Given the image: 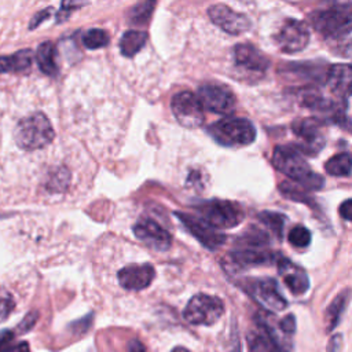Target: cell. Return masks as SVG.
Masks as SVG:
<instances>
[{
  "label": "cell",
  "mask_w": 352,
  "mask_h": 352,
  "mask_svg": "<svg viewBox=\"0 0 352 352\" xmlns=\"http://www.w3.org/2000/svg\"><path fill=\"white\" fill-rule=\"evenodd\" d=\"M312 28L320 33L337 51L349 56L351 52V4H337L326 10H316L309 15Z\"/></svg>",
  "instance_id": "obj_1"
},
{
  "label": "cell",
  "mask_w": 352,
  "mask_h": 352,
  "mask_svg": "<svg viewBox=\"0 0 352 352\" xmlns=\"http://www.w3.org/2000/svg\"><path fill=\"white\" fill-rule=\"evenodd\" d=\"M272 164L279 172L297 182L304 190H319L324 184L323 177L309 168L301 153L293 146H276Z\"/></svg>",
  "instance_id": "obj_2"
},
{
  "label": "cell",
  "mask_w": 352,
  "mask_h": 352,
  "mask_svg": "<svg viewBox=\"0 0 352 352\" xmlns=\"http://www.w3.org/2000/svg\"><path fill=\"white\" fill-rule=\"evenodd\" d=\"M55 136L54 128L44 113H33L22 118L15 128L16 144L28 151L48 146Z\"/></svg>",
  "instance_id": "obj_3"
},
{
  "label": "cell",
  "mask_w": 352,
  "mask_h": 352,
  "mask_svg": "<svg viewBox=\"0 0 352 352\" xmlns=\"http://www.w3.org/2000/svg\"><path fill=\"white\" fill-rule=\"evenodd\" d=\"M209 135L221 146L238 147L250 144L256 138V128L248 118H223L208 128Z\"/></svg>",
  "instance_id": "obj_4"
},
{
  "label": "cell",
  "mask_w": 352,
  "mask_h": 352,
  "mask_svg": "<svg viewBox=\"0 0 352 352\" xmlns=\"http://www.w3.org/2000/svg\"><path fill=\"white\" fill-rule=\"evenodd\" d=\"M224 314V302L221 298L205 293L195 294L187 302L183 318L194 326H212Z\"/></svg>",
  "instance_id": "obj_5"
},
{
  "label": "cell",
  "mask_w": 352,
  "mask_h": 352,
  "mask_svg": "<svg viewBox=\"0 0 352 352\" xmlns=\"http://www.w3.org/2000/svg\"><path fill=\"white\" fill-rule=\"evenodd\" d=\"M199 219L214 230H227L236 227L242 219V209L230 201L212 199L198 206Z\"/></svg>",
  "instance_id": "obj_6"
},
{
  "label": "cell",
  "mask_w": 352,
  "mask_h": 352,
  "mask_svg": "<svg viewBox=\"0 0 352 352\" xmlns=\"http://www.w3.org/2000/svg\"><path fill=\"white\" fill-rule=\"evenodd\" d=\"M294 136L297 138L296 148L307 155H315L326 144L323 124L316 118H301L292 124Z\"/></svg>",
  "instance_id": "obj_7"
},
{
  "label": "cell",
  "mask_w": 352,
  "mask_h": 352,
  "mask_svg": "<svg viewBox=\"0 0 352 352\" xmlns=\"http://www.w3.org/2000/svg\"><path fill=\"white\" fill-rule=\"evenodd\" d=\"M245 289L250 297L268 312H280L287 307V300L282 296L278 282L272 278L249 280Z\"/></svg>",
  "instance_id": "obj_8"
},
{
  "label": "cell",
  "mask_w": 352,
  "mask_h": 352,
  "mask_svg": "<svg viewBox=\"0 0 352 352\" xmlns=\"http://www.w3.org/2000/svg\"><path fill=\"white\" fill-rule=\"evenodd\" d=\"M170 109L176 121L184 128H198L205 121L204 107L192 92L182 91L170 100Z\"/></svg>",
  "instance_id": "obj_9"
},
{
  "label": "cell",
  "mask_w": 352,
  "mask_h": 352,
  "mask_svg": "<svg viewBox=\"0 0 352 352\" xmlns=\"http://www.w3.org/2000/svg\"><path fill=\"white\" fill-rule=\"evenodd\" d=\"M197 98L199 99L204 109L219 114L231 113L236 103V98L228 87L214 82L202 84L198 88Z\"/></svg>",
  "instance_id": "obj_10"
},
{
  "label": "cell",
  "mask_w": 352,
  "mask_h": 352,
  "mask_svg": "<svg viewBox=\"0 0 352 352\" xmlns=\"http://www.w3.org/2000/svg\"><path fill=\"white\" fill-rule=\"evenodd\" d=\"M276 45L286 54H294L304 50L309 41V30L305 22L293 18L286 19L275 34Z\"/></svg>",
  "instance_id": "obj_11"
},
{
  "label": "cell",
  "mask_w": 352,
  "mask_h": 352,
  "mask_svg": "<svg viewBox=\"0 0 352 352\" xmlns=\"http://www.w3.org/2000/svg\"><path fill=\"white\" fill-rule=\"evenodd\" d=\"M208 15L216 26L234 36L248 32L252 26L250 19L245 14L236 12L235 10L221 3L210 6L208 8Z\"/></svg>",
  "instance_id": "obj_12"
},
{
  "label": "cell",
  "mask_w": 352,
  "mask_h": 352,
  "mask_svg": "<svg viewBox=\"0 0 352 352\" xmlns=\"http://www.w3.org/2000/svg\"><path fill=\"white\" fill-rule=\"evenodd\" d=\"M235 66L250 76H264L270 67V59L252 44H238L234 48Z\"/></svg>",
  "instance_id": "obj_13"
},
{
  "label": "cell",
  "mask_w": 352,
  "mask_h": 352,
  "mask_svg": "<svg viewBox=\"0 0 352 352\" xmlns=\"http://www.w3.org/2000/svg\"><path fill=\"white\" fill-rule=\"evenodd\" d=\"M133 234L139 241H142L144 245L154 250L165 252L172 245L170 234L157 221L150 219H140L133 226Z\"/></svg>",
  "instance_id": "obj_14"
},
{
  "label": "cell",
  "mask_w": 352,
  "mask_h": 352,
  "mask_svg": "<svg viewBox=\"0 0 352 352\" xmlns=\"http://www.w3.org/2000/svg\"><path fill=\"white\" fill-rule=\"evenodd\" d=\"M176 217L184 224V227L201 242L202 246H205L209 250H217L226 241V235L219 232L217 230L209 227L205 224L201 219H197L194 216H190L187 213L176 212Z\"/></svg>",
  "instance_id": "obj_15"
},
{
  "label": "cell",
  "mask_w": 352,
  "mask_h": 352,
  "mask_svg": "<svg viewBox=\"0 0 352 352\" xmlns=\"http://www.w3.org/2000/svg\"><path fill=\"white\" fill-rule=\"evenodd\" d=\"M276 264L278 274L282 278L286 287L290 290V293L294 296L305 294L307 290L309 289V278L305 270L285 257H278Z\"/></svg>",
  "instance_id": "obj_16"
},
{
  "label": "cell",
  "mask_w": 352,
  "mask_h": 352,
  "mask_svg": "<svg viewBox=\"0 0 352 352\" xmlns=\"http://www.w3.org/2000/svg\"><path fill=\"white\" fill-rule=\"evenodd\" d=\"M155 271L151 264H132L118 271V283L126 290H143L154 279Z\"/></svg>",
  "instance_id": "obj_17"
},
{
  "label": "cell",
  "mask_w": 352,
  "mask_h": 352,
  "mask_svg": "<svg viewBox=\"0 0 352 352\" xmlns=\"http://www.w3.org/2000/svg\"><path fill=\"white\" fill-rule=\"evenodd\" d=\"M351 66L349 65H333L327 70L326 76V84L329 89L341 96L346 103L349 99V91H351Z\"/></svg>",
  "instance_id": "obj_18"
},
{
  "label": "cell",
  "mask_w": 352,
  "mask_h": 352,
  "mask_svg": "<svg viewBox=\"0 0 352 352\" xmlns=\"http://www.w3.org/2000/svg\"><path fill=\"white\" fill-rule=\"evenodd\" d=\"M36 60L40 70L47 76L58 74V62H56V48L51 41H44L38 45L36 51Z\"/></svg>",
  "instance_id": "obj_19"
},
{
  "label": "cell",
  "mask_w": 352,
  "mask_h": 352,
  "mask_svg": "<svg viewBox=\"0 0 352 352\" xmlns=\"http://www.w3.org/2000/svg\"><path fill=\"white\" fill-rule=\"evenodd\" d=\"M349 300V290H344L341 292L331 302L330 305L326 308L324 312V323H326V331H331L333 329L337 327L342 312L345 311V307L348 304Z\"/></svg>",
  "instance_id": "obj_20"
},
{
  "label": "cell",
  "mask_w": 352,
  "mask_h": 352,
  "mask_svg": "<svg viewBox=\"0 0 352 352\" xmlns=\"http://www.w3.org/2000/svg\"><path fill=\"white\" fill-rule=\"evenodd\" d=\"M32 62V50H21L10 56H0V72H22L29 69Z\"/></svg>",
  "instance_id": "obj_21"
},
{
  "label": "cell",
  "mask_w": 352,
  "mask_h": 352,
  "mask_svg": "<svg viewBox=\"0 0 352 352\" xmlns=\"http://www.w3.org/2000/svg\"><path fill=\"white\" fill-rule=\"evenodd\" d=\"M147 34L140 30H126L120 40V51L124 56L131 58L136 55L146 44Z\"/></svg>",
  "instance_id": "obj_22"
},
{
  "label": "cell",
  "mask_w": 352,
  "mask_h": 352,
  "mask_svg": "<svg viewBox=\"0 0 352 352\" xmlns=\"http://www.w3.org/2000/svg\"><path fill=\"white\" fill-rule=\"evenodd\" d=\"M351 155L348 153H341L331 157L326 164L324 169L331 176H349L351 175Z\"/></svg>",
  "instance_id": "obj_23"
},
{
  "label": "cell",
  "mask_w": 352,
  "mask_h": 352,
  "mask_svg": "<svg viewBox=\"0 0 352 352\" xmlns=\"http://www.w3.org/2000/svg\"><path fill=\"white\" fill-rule=\"evenodd\" d=\"M110 41V36L107 34L106 30L103 29H89L82 34V44L88 48V50H98V48H103L109 44Z\"/></svg>",
  "instance_id": "obj_24"
},
{
  "label": "cell",
  "mask_w": 352,
  "mask_h": 352,
  "mask_svg": "<svg viewBox=\"0 0 352 352\" xmlns=\"http://www.w3.org/2000/svg\"><path fill=\"white\" fill-rule=\"evenodd\" d=\"M249 352H275L265 333L258 327V331H250L248 334Z\"/></svg>",
  "instance_id": "obj_25"
},
{
  "label": "cell",
  "mask_w": 352,
  "mask_h": 352,
  "mask_svg": "<svg viewBox=\"0 0 352 352\" xmlns=\"http://www.w3.org/2000/svg\"><path fill=\"white\" fill-rule=\"evenodd\" d=\"M258 219L260 221L267 226L272 232H275L278 236L282 235V231H283V227H285V221H286V216L282 214V213H278V212H261L258 214Z\"/></svg>",
  "instance_id": "obj_26"
},
{
  "label": "cell",
  "mask_w": 352,
  "mask_h": 352,
  "mask_svg": "<svg viewBox=\"0 0 352 352\" xmlns=\"http://www.w3.org/2000/svg\"><path fill=\"white\" fill-rule=\"evenodd\" d=\"M154 7H155V3H154V1H143V3L136 4V6L132 7L131 11H129V19H131V22L135 23V25H143V23H146V22L150 19Z\"/></svg>",
  "instance_id": "obj_27"
},
{
  "label": "cell",
  "mask_w": 352,
  "mask_h": 352,
  "mask_svg": "<svg viewBox=\"0 0 352 352\" xmlns=\"http://www.w3.org/2000/svg\"><path fill=\"white\" fill-rule=\"evenodd\" d=\"M70 183V172L66 168H58L48 179L47 188L51 192H60L67 188Z\"/></svg>",
  "instance_id": "obj_28"
},
{
  "label": "cell",
  "mask_w": 352,
  "mask_h": 352,
  "mask_svg": "<svg viewBox=\"0 0 352 352\" xmlns=\"http://www.w3.org/2000/svg\"><path fill=\"white\" fill-rule=\"evenodd\" d=\"M287 239L294 248H307L311 242V231L304 226L293 227L287 235Z\"/></svg>",
  "instance_id": "obj_29"
},
{
  "label": "cell",
  "mask_w": 352,
  "mask_h": 352,
  "mask_svg": "<svg viewBox=\"0 0 352 352\" xmlns=\"http://www.w3.org/2000/svg\"><path fill=\"white\" fill-rule=\"evenodd\" d=\"M279 191L289 199L293 201H298V202H309V197L304 192L302 187H297L294 184H292L290 182H282L279 184Z\"/></svg>",
  "instance_id": "obj_30"
},
{
  "label": "cell",
  "mask_w": 352,
  "mask_h": 352,
  "mask_svg": "<svg viewBox=\"0 0 352 352\" xmlns=\"http://www.w3.org/2000/svg\"><path fill=\"white\" fill-rule=\"evenodd\" d=\"M14 307H15V302L11 296H8V294L0 296V322L6 320L10 316Z\"/></svg>",
  "instance_id": "obj_31"
},
{
  "label": "cell",
  "mask_w": 352,
  "mask_h": 352,
  "mask_svg": "<svg viewBox=\"0 0 352 352\" xmlns=\"http://www.w3.org/2000/svg\"><path fill=\"white\" fill-rule=\"evenodd\" d=\"M279 331L283 333L287 337H290L296 333V318H294L293 314H289V315H286L285 318L280 319Z\"/></svg>",
  "instance_id": "obj_32"
},
{
  "label": "cell",
  "mask_w": 352,
  "mask_h": 352,
  "mask_svg": "<svg viewBox=\"0 0 352 352\" xmlns=\"http://www.w3.org/2000/svg\"><path fill=\"white\" fill-rule=\"evenodd\" d=\"M37 319H38V312H37V311L29 312V314L21 320V323L18 324V331H19V333H26V331L32 330L33 326L36 324Z\"/></svg>",
  "instance_id": "obj_33"
},
{
  "label": "cell",
  "mask_w": 352,
  "mask_h": 352,
  "mask_svg": "<svg viewBox=\"0 0 352 352\" xmlns=\"http://www.w3.org/2000/svg\"><path fill=\"white\" fill-rule=\"evenodd\" d=\"M0 352H30V348L26 341L8 342V344L0 346Z\"/></svg>",
  "instance_id": "obj_34"
},
{
  "label": "cell",
  "mask_w": 352,
  "mask_h": 352,
  "mask_svg": "<svg viewBox=\"0 0 352 352\" xmlns=\"http://www.w3.org/2000/svg\"><path fill=\"white\" fill-rule=\"evenodd\" d=\"M80 6H82V4H78V3H62L60 10H59L58 14H56V21H58V22L65 21V19L70 15V12H72L73 8H77V7H80Z\"/></svg>",
  "instance_id": "obj_35"
},
{
  "label": "cell",
  "mask_w": 352,
  "mask_h": 352,
  "mask_svg": "<svg viewBox=\"0 0 352 352\" xmlns=\"http://www.w3.org/2000/svg\"><path fill=\"white\" fill-rule=\"evenodd\" d=\"M51 11H52V8L50 7V8H45V10H41V11H38L33 18H32V21H30V25H29V28L30 29H34V28H37L43 21H45L50 15H51Z\"/></svg>",
  "instance_id": "obj_36"
},
{
  "label": "cell",
  "mask_w": 352,
  "mask_h": 352,
  "mask_svg": "<svg viewBox=\"0 0 352 352\" xmlns=\"http://www.w3.org/2000/svg\"><path fill=\"white\" fill-rule=\"evenodd\" d=\"M342 342V336L341 334H334L333 337H330L329 342H327V349L326 352H338L340 346Z\"/></svg>",
  "instance_id": "obj_37"
},
{
  "label": "cell",
  "mask_w": 352,
  "mask_h": 352,
  "mask_svg": "<svg viewBox=\"0 0 352 352\" xmlns=\"http://www.w3.org/2000/svg\"><path fill=\"white\" fill-rule=\"evenodd\" d=\"M351 205H352V199H345L344 202H342V205L340 206V214L346 220V221H349L351 219H352V214H351Z\"/></svg>",
  "instance_id": "obj_38"
},
{
  "label": "cell",
  "mask_w": 352,
  "mask_h": 352,
  "mask_svg": "<svg viewBox=\"0 0 352 352\" xmlns=\"http://www.w3.org/2000/svg\"><path fill=\"white\" fill-rule=\"evenodd\" d=\"M227 352H241V341H239V337L236 336V333L231 334Z\"/></svg>",
  "instance_id": "obj_39"
},
{
  "label": "cell",
  "mask_w": 352,
  "mask_h": 352,
  "mask_svg": "<svg viewBox=\"0 0 352 352\" xmlns=\"http://www.w3.org/2000/svg\"><path fill=\"white\" fill-rule=\"evenodd\" d=\"M14 340V333L11 330H1L0 331V346L12 342Z\"/></svg>",
  "instance_id": "obj_40"
},
{
  "label": "cell",
  "mask_w": 352,
  "mask_h": 352,
  "mask_svg": "<svg viewBox=\"0 0 352 352\" xmlns=\"http://www.w3.org/2000/svg\"><path fill=\"white\" fill-rule=\"evenodd\" d=\"M128 352H146V348L139 340H132L128 344Z\"/></svg>",
  "instance_id": "obj_41"
},
{
  "label": "cell",
  "mask_w": 352,
  "mask_h": 352,
  "mask_svg": "<svg viewBox=\"0 0 352 352\" xmlns=\"http://www.w3.org/2000/svg\"><path fill=\"white\" fill-rule=\"evenodd\" d=\"M170 352H190L187 348H184V346H175Z\"/></svg>",
  "instance_id": "obj_42"
}]
</instances>
